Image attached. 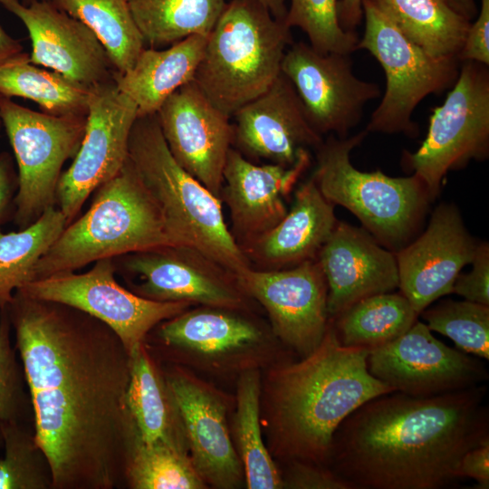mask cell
Masks as SVG:
<instances>
[{"mask_svg": "<svg viewBox=\"0 0 489 489\" xmlns=\"http://www.w3.org/2000/svg\"><path fill=\"white\" fill-rule=\"evenodd\" d=\"M6 308L53 489L126 487L138 432L121 340L82 311L17 290Z\"/></svg>", "mask_w": 489, "mask_h": 489, "instance_id": "1", "label": "cell"}, {"mask_svg": "<svg viewBox=\"0 0 489 489\" xmlns=\"http://www.w3.org/2000/svg\"><path fill=\"white\" fill-rule=\"evenodd\" d=\"M484 384L431 397H376L337 428L327 466L351 489H442L489 437Z\"/></svg>", "mask_w": 489, "mask_h": 489, "instance_id": "2", "label": "cell"}, {"mask_svg": "<svg viewBox=\"0 0 489 489\" xmlns=\"http://www.w3.org/2000/svg\"><path fill=\"white\" fill-rule=\"evenodd\" d=\"M368 354L342 345L330 320L312 352L269 370L263 403L272 456L327 466L342 421L365 402L396 392L369 373Z\"/></svg>", "mask_w": 489, "mask_h": 489, "instance_id": "3", "label": "cell"}, {"mask_svg": "<svg viewBox=\"0 0 489 489\" xmlns=\"http://www.w3.org/2000/svg\"><path fill=\"white\" fill-rule=\"evenodd\" d=\"M129 159L158 206L173 245L197 250L234 276L251 266L225 224L221 199L176 161L156 114L136 119Z\"/></svg>", "mask_w": 489, "mask_h": 489, "instance_id": "4", "label": "cell"}, {"mask_svg": "<svg viewBox=\"0 0 489 489\" xmlns=\"http://www.w3.org/2000/svg\"><path fill=\"white\" fill-rule=\"evenodd\" d=\"M93 193L86 213L66 225L39 259L33 281L101 259L173 245L158 206L129 158Z\"/></svg>", "mask_w": 489, "mask_h": 489, "instance_id": "5", "label": "cell"}, {"mask_svg": "<svg viewBox=\"0 0 489 489\" xmlns=\"http://www.w3.org/2000/svg\"><path fill=\"white\" fill-rule=\"evenodd\" d=\"M292 43L285 19L259 0H231L207 35L193 81L232 117L271 87Z\"/></svg>", "mask_w": 489, "mask_h": 489, "instance_id": "6", "label": "cell"}, {"mask_svg": "<svg viewBox=\"0 0 489 489\" xmlns=\"http://www.w3.org/2000/svg\"><path fill=\"white\" fill-rule=\"evenodd\" d=\"M368 133L330 135L317 148L312 177L327 200L350 211L378 243L395 253L408 244L432 200L415 174L394 177L352 165L350 153Z\"/></svg>", "mask_w": 489, "mask_h": 489, "instance_id": "7", "label": "cell"}, {"mask_svg": "<svg viewBox=\"0 0 489 489\" xmlns=\"http://www.w3.org/2000/svg\"><path fill=\"white\" fill-rule=\"evenodd\" d=\"M365 30L358 49L368 51L386 76L384 95L366 126L368 132L417 135L412 115L427 96L439 94L455 82L461 62L436 58L415 44L374 5L362 1Z\"/></svg>", "mask_w": 489, "mask_h": 489, "instance_id": "8", "label": "cell"}, {"mask_svg": "<svg viewBox=\"0 0 489 489\" xmlns=\"http://www.w3.org/2000/svg\"><path fill=\"white\" fill-rule=\"evenodd\" d=\"M489 155V70L474 61L460 63L445 101L434 109L426 139L402 163L425 184L431 200L449 170Z\"/></svg>", "mask_w": 489, "mask_h": 489, "instance_id": "9", "label": "cell"}, {"mask_svg": "<svg viewBox=\"0 0 489 489\" xmlns=\"http://www.w3.org/2000/svg\"><path fill=\"white\" fill-rule=\"evenodd\" d=\"M86 117L35 111L0 95V120L18 168L14 213L18 229L27 227L56 206L62 168L81 146Z\"/></svg>", "mask_w": 489, "mask_h": 489, "instance_id": "10", "label": "cell"}, {"mask_svg": "<svg viewBox=\"0 0 489 489\" xmlns=\"http://www.w3.org/2000/svg\"><path fill=\"white\" fill-rule=\"evenodd\" d=\"M112 258L96 261L83 273L74 272L32 281L17 289L39 300L62 303L82 311L109 326L130 354L153 329L189 309L186 302H158L122 287L115 278Z\"/></svg>", "mask_w": 489, "mask_h": 489, "instance_id": "11", "label": "cell"}, {"mask_svg": "<svg viewBox=\"0 0 489 489\" xmlns=\"http://www.w3.org/2000/svg\"><path fill=\"white\" fill-rule=\"evenodd\" d=\"M138 118L136 103L113 78L91 87L84 136L72 163L62 172L56 206L67 225L96 188L112 178L129 158V140Z\"/></svg>", "mask_w": 489, "mask_h": 489, "instance_id": "12", "label": "cell"}, {"mask_svg": "<svg viewBox=\"0 0 489 489\" xmlns=\"http://www.w3.org/2000/svg\"><path fill=\"white\" fill-rule=\"evenodd\" d=\"M113 259L130 291L158 302H186L238 311L244 293L235 276L196 249L163 245Z\"/></svg>", "mask_w": 489, "mask_h": 489, "instance_id": "13", "label": "cell"}, {"mask_svg": "<svg viewBox=\"0 0 489 489\" xmlns=\"http://www.w3.org/2000/svg\"><path fill=\"white\" fill-rule=\"evenodd\" d=\"M281 72L292 84L309 122L321 136L348 137L361 120L366 104L381 95L377 83L355 76L350 54L321 53L304 42L287 48Z\"/></svg>", "mask_w": 489, "mask_h": 489, "instance_id": "14", "label": "cell"}, {"mask_svg": "<svg viewBox=\"0 0 489 489\" xmlns=\"http://www.w3.org/2000/svg\"><path fill=\"white\" fill-rule=\"evenodd\" d=\"M235 278L265 309L273 335L289 350L302 358L319 346L330 319L327 283L316 259L279 270L250 266Z\"/></svg>", "mask_w": 489, "mask_h": 489, "instance_id": "15", "label": "cell"}, {"mask_svg": "<svg viewBox=\"0 0 489 489\" xmlns=\"http://www.w3.org/2000/svg\"><path fill=\"white\" fill-rule=\"evenodd\" d=\"M367 365L374 378L412 397L472 388L489 376L477 358L446 345L417 320L393 341L369 350Z\"/></svg>", "mask_w": 489, "mask_h": 489, "instance_id": "16", "label": "cell"}, {"mask_svg": "<svg viewBox=\"0 0 489 489\" xmlns=\"http://www.w3.org/2000/svg\"><path fill=\"white\" fill-rule=\"evenodd\" d=\"M156 115L176 161L220 198L223 171L233 143L231 117L194 81L173 92Z\"/></svg>", "mask_w": 489, "mask_h": 489, "instance_id": "17", "label": "cell"}, {"mask_svg": "<svg viewBox=\"0 0 489 489\" xmlns=\"http://www.w3.org/2000/svg\"><path fill=\"white\" fill-rule=\"evenodd\" d=\"M477 244L458 209L441 204L426 230L395 252L399 292L418 315L438 298L452 293L462 268L472 263Z\"/></svg>", "mask_w": 489, "mask_h": 489, "instance_id": "18", "label": "cell"}, {"mask_svg": "<svg viewBox=\"0 0 489 489\" xmlns=\"http://www.w3.org/2000/svg\"><path fill=\"white\" fill-rule=\"evenodd\" d=\"M164 372L180 412L195 469L206 485L240 487L244 473L230 437L223 394L179 367Z\"/></svg>", "mask_w": 489, "mask_h": 489, "instance_id": "19", "label": "cell"}, {"mask_svg": "<svg viewBox=\"0 0 489 489\" xmlns=\"http://www.w3.org/2000/svg\"><path fill=\"white\" fill-rule=\"evenodd\" d=\"M0 5L26 27L33 64L52 69L89 88L113 78V65L96 35L50 0H36L27 5L19 0H0Z\"/></svg>", "mask_w": 489, "mask_h": 489, "instance_id": "20", "label": "cell"}, {"mask_svg": "<svg viewBox=\"0 0 489 489\" xmlns=\"http://www.w3.org/2000/svg\"><path fill=\"white\" fill-rule=\"evenodd\" d=\"M233 142L243 155L292 166L323 141L308 120L291 82L281 72L271 87L234 115Z\"/></svg>", "mask_w": 489, "mask_h": 489, "instance_id": "21", "label": "cell"}, {"mask_svg": "<svg viewBox=\"0 0 489 489\" xmlns=\"http://www.w3.org/2000/svg\"><path fill=\"white\" fill-rule=\"evenodd\" d=\"M316 260L327 283L330 320L363 298L398 288L395 253L364 228L337 222Z\"/></svg>", "mask_w": 489, "mask_h": 489, "instance_id": "22", "label": "cell"}, {"mask_svg": "<svg viewBox=\"0 0 489 489\" xmlns=\"http://www.w3.org/2000/svg\"><path fill=\"white\" fill-rule=\"evenodd\" d=\"M309 153L292 166L254 164L231 148L223 171L220 199L229 208L232 235L239 246L277 225L287 213L286 197L308 168Z\"/></svg>", "mask_w": 489, "mask_h": 489, "instance_id": "23", "label": "cell"}, {"mask_svg": "<svg viewBox=\"0 0 489 489\" xmlns=\"http://www.w3.org/2000/svg\"><path fill=\"white\" fill-rule=\"evenodd\" d=\"M235 310H186L153 330L159 342L194 362L216 367L253 362L266 348L263 331Z\"/></svg>", "mask_w": 489, "mask_h": 489, "instance_id": "24", "label": "cell"}, {"mask_svg": "<svg viewBox=\"0 0 489 489\" xmlns=\"http://www.w3.org/2000/svg\"><path fill=\"white\" fill-rule=\"evenodd\" d=\"M337 222L334 205L311 177L296 189L292 207L282 220L241 249L256 269L292 267L316 259Z\"/></svg>", "mask_w": 489, "mask_h": 489, "instance_id": "25", "label": "cell"}, {"mask_svg": "<svg viewBox=\"0 0 489 489\" xmlns=\"http://www.w3.org/2000/svg\"><path fill=\"white\" fill-rule=\"evenodd\" d=\"M207 35L193 34L164 48L145 47L129 71L114 72L118 89L136 103L138 117L156 114L173 92L194 80Z\"/></svg>", "mask_w": 489, "mask_h": 489, "instance_id": "26", "label": "cell"}, {"mask_svg": "<svg viewBox=\"0 0 489 489\" xmlns=\"http://www.w3.org/2000/svg\"><path fill=\"white\" fill-rule=\"evenodd\" d=\"M127 401L143 442H160L188 452L177 401L146 341L129 354Z\"/></svg>", "mask_w": 489, "mask_h": 489, "instance_id": "27", "label": "cell"}, {"mask_svg": "<svg viewBox=\"0 0 489 489\" xmlns=\"http://www.w3.org/2000/svg\"><path fill=\"white\" fill-rule=\"evenodd\" d=\"M415 44L436 58H456L471 21L446 0H371Z\"/></svg>", "mask_w": 489, "mask_h": 489, "instance_id": "28", "label": "cell"}, {"mask_svg": "<svg viewBox=\"0 0 489 489\" xmlns=\"http://www.w3.org/2000/svg\"><path fill=\"white\" fill-rule=\"evenodd\" d=\"M261 391L259 369L242 370L237 380L236 411L233 423L235 447L244 468L247 488L278 489L283 488L282 473L262 436Z\"/></svg>", "mask_w": 489, "mask_h": 489, "instance_id": "29", "label": "cell"}, {"mask_svg": "<svg viewBox=\"0 0 489 489\" xmlns=\"http://www.w3.org/2000/svg\"><path fill=\"white\" fill-rule=\"evenodd\" d=\"M145 46L164 48L193 34L207 35L225 0H126Z\"/></svg>", "mask_w": 489, "mask_h": 489, "instance_id": "30", "label": "cell"}, {"mask_svg": "<svg viewBox=\"0 0 489 489\" xmlns=\"http://www.w3.org/2000/svg\"><path fill=\"white\" fill-rule=\"evenodd\" d=\"M418 316L400 292H389L360 300L331 321L342 345L369 350L404 334Z\"/></svg>", "mask_w": 489, "mask_h": 489, "instance_id": "31", "label": "cell"}, {"mask_svg": "<svg viewBox=\"0 0 489 489\" xmlns=\"http://www.w3.org/2000/svg\"><path fill=\"white\" fill-rule=\"evenodd\" d=\"M91 88L33 64L28 53L0 67V95L36 102L53 116H87Z\"/></svg>", "mask_w": 489, "mask_h": 489, "instance_id": "32", "label": "cell"}, {"mask_svg": "<svg viewBox=\"0 0 489 489\" xmlns=\"http://www.w3.org/2000/svg\"><path fill=\"white\" fill-rule=\"evenodd\" d=\"M50 1L96 35L118 73L129 71L146 47L126 0Z\"/></svg>", "mask_w": 489, "mask_h": 489, "instance_id": "33", "label": "cell"}, {"mask_svg": "<svg viewBox=\"0 0 489 489\" xmlns=\"http://www.w3.org/2000/svg\"><path fill=\"white\" fill-rule=\"evenodd\" d=\"M66 225L55 206L17 232L3 233L0 228V309L8 305L17 289L33 281L39 259Z\"/></svg>", "mask_w": 489, "mask_h": 489, "instance_id": "34", "label": "cell"}, {"mask_svg": "<svg viewBox=\"0 0 489 489\" xmlns=\"http://www.w3.org/2000/svg\"><path fill=\"white\" fill-rule=\"evenodd\" d=\"M131 489H203L206 483L195 469L188 452L164 443L135 440L126 470Z\"/></svg>", "mask_w": 489, "mask_h": 489, "instance_id": "35", "label": "cell"}, {"mask_svg": "<svg viewBox=\"0 0 489 489\" xmlns=\"http://www.w3.org/2000/svg\"><path fill=\"white\" fill-rule=\"evenodd\" d=\"M5 454L0 458V489H53L49 461L34 431L21 422H2Z\"/></svg>", "mask_w": 489, "mask_h": 489, "instance_id": "36", "label": "cell"}, {"mask_svg": "<svg viewBox=\"0 0 489 489\" xmlns=\"http://www.w3.org/2000/svg\"><path fill=\"white\" fill-rule=\"evenodd\" d=\"M419 315L430 331L448 337L458 350L489 360V306L447 299Z\"/></svg>", "mask_w": 489, "mask_h": 489, "instance_id": "37", "label": "cell"}, {"mask_svg": "<svg viewBox=\"0 0 489 489\" xmlns=\"http://www.w3.org/2000/svg\"><path fill=\"white\" fill-rule=\"evenodd\" d=\"M340 0H291L286 24L300 28L309 43L321 53L350 54L358 50L356 32L342 29L339 20Z\"/></svg>", "mask_w": 489, "mask_h": 489, "instance_id": "38", "label": "cell"}, {"mask_svg": "<svg viewBox=\"0 0 489 489\" xmlns=\"http://www.w3.org/2000/svg\"><path fill=\"white\" fill-rule=\"evenodd\" d=\"M11 329L5 306L0 309V423H24L32 405L22 363L11 344Z\"/></svg>", "mask_w": 489, "mask_h": 489, "instance_id": "39", "label": "cell"}, {"mask_svg": "<svg viewBox=\"0 0 489 489\" xmlns=\"http://www.w3.org/2000/svg\"><path fill=\"white\" fill-rule=\"evenodd\" d=\"M283 488L351 489L348 483L328 466L301 461L284 463Z\"/></svg>", "mask_w": 489, "mask_h": 489, "instance_id": "40", "label": "cell"}, {"mask_svg": "<svg viewBox=\"0 0 489 489\" xmlns=\"http://www.w3.org/2000/svg\"><path fill=\"white\" fill-rule=\"evenodd\" d=\"M472 269L467 273H459L452 292L466 301L489 306V245L487 243L477 244L475 254L471 263Z\"/></svg>", "mask_w": 489, "mask_h": 489, "instance_id": "41", "label": "cell"}, {"mask_svg": "<svg viewBox=\"0 0 489 489\" xmlns=\"http://www.w3.org/2000/svg\"><path fill=\"white\" fill-rule=\"evenodd\" d=\"M458 60L489 65V0H481L476 19L470 24Z\"/></svg>", "mask_w": 489, "mask_h": 489, "instance_id": "42", "label": "cell"}, {"mask_svg": "<svg viewBox=\"0 0 489 489\" xmlns=\"http://www.w3.org/2000/svg\"><path fill=\"white\" fill-rule=\"evenodd\" d=\"M456 475L459 479H475L478 489L489 488V437L465 453L457 465Z\"/></svg>", "mask_w": 489, "mask_h": 489, "instance_id": "43", "label": "cell"}, {"mask_svg": "<svg viewBox=\"0 0 489 489\" xmlns=\"http://www.w3.org/2000/svg\"><path fill=\"white\" fill-rule=\"evenodd\" d=\"M18 188L17 173L11 155L0 153V225L6 221L11 211L14 213V197Z\"/></svg>", "mask_w": 489, "mask_h": 489, "instance_id": "44", "label": "cell"}, {"mask_svg": "<svg viewBox=\"0 0 489 489\" xmlns=\"http://www.w3.org/2000/svg\"><path fill=\"white\" fill-rule=\"evenodd\" d=\"M363 0H340L339 20L343 30L355 32L363 17Z\"/></svg>", "mask_w": 489, "mask_h": 489, "instance_id": "45", "label": "cell"}, {"mask_svg": "<svg viewBox=\"0 0 489 489\" xmlns=\"http://www.w3.org/2000/svg\"><path fill=\"white\" fill-rule=\"evenodd\" d=\"M25 53L20 42L9 35L0 24V67L18 60Z\"/></svg>", "mask_w": 489, "mask_h": 489, "instance_id": "46", "label": "cell"}, {"mask_svg": "<svg viewBox=\"0 0 489 489\" xmlns=\"http://www.w3.org/2000/svg\"><path fill=\"white\" fill-rule=\"evenodd\" d=\"M448 4L468 20L475 18L478 9L475 0H446Z\"/></svg>", "mask_w": 489, "mask_h": 489, "instance_id": "47", "label": "cell"}, {"mask_svg": "<svg viewBox=\"0 0 489 489\" xmlns=\"http://www.w3.org/2000/svg\"><path fill=\"white\" fill-rule=\"evenodd\" d=\"M265 7L269 9L271 14L279 19L285 18L287 8L284 5V0H259Z\"/></svg>", "mask_w": 489, "mask_h": 489, "instance_id": "48", "label": "cell"}, {"mask_svg": "<svg viewBox=\"0 0 489 489\" xmlns=\"http://www.w3.org/2000/svg\"><path fill=\"white\" fill-rule=\"evenodd\" d=\"M34 1H36V0H21L22 4H24L25 5L31 4Z\"/></svg>", "mask_w": 489, "mask_h": 489, "instance_id": "49", "label": "cell"}, {"mask_svg": "<svg viewBox=\"0 0 489 489\" xmlns=\"http://www.w3.org/2000/svg\"><path fill=\"white\" fill-rule=\"evenodd\" d=\"M3 443V438H2V434H1V430H0V445Z\"/></svg>", "mask_w": 489, "mask_h": 489, "instance_id": "50", "label": "cell"}]
</instances>
